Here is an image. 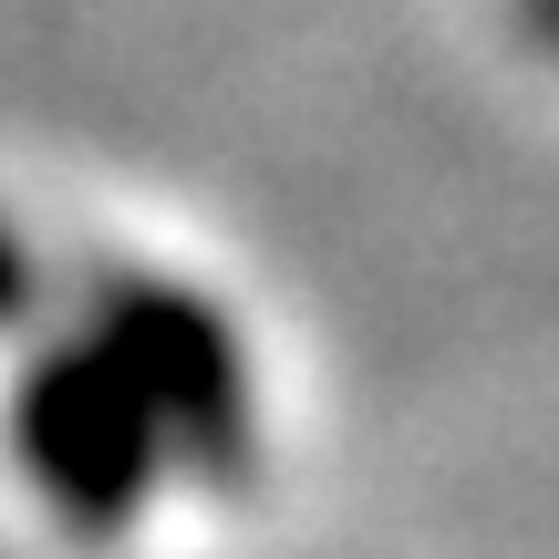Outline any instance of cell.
<instances>
[{"label": "cell", "mask_w": 559, "mask_h": 559, "mask_svg": "<svg viewBox=\"0 0 559 559\" xmlns=\"http://www.w3.org/2000/svg\"><path fill=\"white\" fill-rule=\"evenodd\" d=\"M21 436H32V466L83 519L135 508V487H145V394L115 373V353L52 362V383H41L32 415H21Z\"/></svg>", "instance_id": "6da1fadb"}]
</instances>
